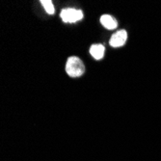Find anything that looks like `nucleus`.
I'll return each mask as SVG.
<instances>
[{
  "label": "nucleus",
  "mask_w": 161,
  "mask_h": 161,
  "mask_svg": "<svg viewBox=\"0 0 161 161\" xmlns=\"http://www.w3.org/2000/svg\"><path fill=\"white\" fill-rule=\"evenodd\" d=\"M66 71L70 77H79L84 74L85 67H84L83 62L78 57L71 56L67 61Z\"/></svg>",
  "instance_id": "1"
},
{
  "label": "nucleus",
  "mask_w": 161,
  "mask_h": 161,
  "mask_svg": "<svg viewBox=\"0 0 161 161\" xmlns=\"http://www.w3.org/2000/svg\"><path fill=\"white\" fill-rule=\"evenodd\" d=\"M60 16L64 22L74 23V22H76L83 19V13H82V11L77 10V9L68 8V9L62 10Z\"/></svg>",
  "instance_id": "2"
},
{
  "label": "nucleus",
  "mask_w": 161,
  "mask_h": 161,
  "mask_svg": "<svg viewBox=\"0 0 161 161\" xmlns=\"http://www.w3.org/2000/svg\"><path fill=\"white\" fill-rule=\"evenodd\" d=\"M127 39V33L125 30H120L118 32H116L115 34L112 35L110 39V46L113 47H123Z\"/></svg>",
  "instance_id": "3"
},
{
  "label": "nucleus",
  "mask_w": 161,
  "mask_h": 161,
  "mask_svg": "<svg viewBox=\"0 0 161 161\" xmlns=\"http://www.w3.org/2000/svg\"><path fill=\"white\" fill-rule=\"evenodd\" d=\"M100 23L103 25L106 29H109V30H112V29H115L117 27V21L114 18H112L109 14H103L100 18Z\"/></svg>",
  "instance_id": "4"
},
{
  "label": "nucleus",
  "mask_w": 161,
  "mask_h": 161,
  "mask_svg": "<svg viewBox=\"0 0 161 161\" xmlns=\"http://www.w3.org/2000/svg\"><path fill=\"white\" fill-rule=\"evenodd\" d=\"M104 51H105V47L102 45H100V43H98V45H93L90 47V53L97 60H99L103 57Z\"/></svg>",
  "instance_id": "5"
},
{
  "label": "nucleus",
  "mask_w": 161,
  "mask_h": 161,
  "mask_svg": "<svg viewBox=\"0 0 161 161\" xmlns=\"http://www.w3.org/2000/svg\"><path fill=\"white\" fill-rule=\"evenodd\" d=\"M42 7L45 8V10L47 11V14H53L55 10H54V6H53V3L52 1H50V0H42L41 1Z\"/></svg>",
  "instance_id": "6"
}]
</instances>
